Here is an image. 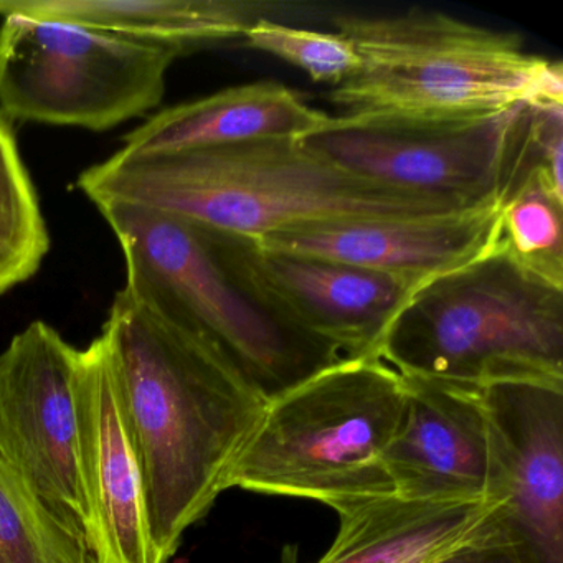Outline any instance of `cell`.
Segmentation results:
<instances>
[{"label":"cell","mask_w":563,"mask_h":563,"mask_svg":"<svg viewBox=\"0 0 563 563\" xmlns=\"http://www.w3.org/2000/svg\"><path fill=\"white\" fill-rule=\"evenodd\" d=\"M159 563L220 494L268 400L206 335L118 292L103 328Z\"/></svg>","instance_id":"obj_1"},{"label":"cell","mask_w":563,"mask_h":563,"mask_svg":"<svg viewBox=\"0 0 563 563\" xmlns=\"http://www.w3.org/2000/svg\"><path fill=\"white\" fill-rule=\"evenodd\" d=\"M78 187L95 206L144 207L250 242L318 223L411 219L470 207L355 176L292 137L157 154L121 150L85 170Z\"/></svg>","instance_id":"obj_2"},{"label":"cell","mask_w":563,"mask_h":563,"mask_svg":"<svg viewBox=\"0 0 563 563\" xmlns=\"http://www.w3.org/2000/svg\"><path fill=\"white\" fill-rule=\"evenodd\" d=\"M332 22L354 44L358 68L328 98L355 123L461 126L520 104H563L562 64L530 54L514 32L424 9Z\"/></svg>","instance_id":"obj_3"},{"label":"cell","mask_w":563,"mask_h":563,"mask_svg":"<svg viewBox=\"0 0 563 563\" xmlns=\"http://www.w3.org/2000/svg\"><path fill=\"white\" fill-rule=\"evenodd\" d=\"M404 375L378 355L344 357L266 405L230 489L345 507L395 496L385 451L407 408Z\"/></svg>","instance_id":"obj_4"},{"label":"cell","mask_w":563,"mask_h":563,"mask_svg":"<svg viewBox=\"0 0 563 563\" xmlns=\"http://www.w3.org/2000/svg\"><path fill=\"white\" fill-rule=\"evenodd\" d=\"M97 207L123 250L124 289L210 339L266 400L344 358L266 308L233 272L213 230L130 203Z\"/></svg>","instance_id":"obj_5"},{"label":"cell","mask_w":563,"mask_h":563,"mask_svg":"<svg viewBox=\"0 0 563 563\" xmlns=\"http://www.w3.org/2000/svg\"><path fill=\"white\" fill-rule=\"evenodd\" d=\"M378 357L401 375L454 384L563 378V286L499 246L415 292Z\"/></svg>","instance_id":"obj_6"},{"label":"cell","mask_w":563,"mask_h":563,"mask_svg":"<svg viewBox=\"0 0 563 563\" xmlns=\"http://www.w3.org/2000/svg\"><path fill=\"white\" fill-rule=\"evenodd\" d=\"M183 51L68 22L5 15L0 110L5 118L107 131L159 107Z\"/></svg>","instance_id":"obj_7"},{"label":"cell","mask_w":563,"mask_h":563,"mask_svg":"<svg viewBox=\"0 0 563 563\" xmlns=\"http://www.w3.org/2000/svg\"><path fill=\"white\" fill-rule=\"evenodd\" d=\"M529 107L446 128L378 126L331 117L299 141L355 176L473 206L516 179Z\"/></svg>","instance_id":"obj_8"},{"label":"cell","mask_w":563,"mask_h":563,"mask_svg":"<svg viewBox=\"0 0 563 563\" xmlns=\"http://www.w3.org/2000/svg\"><path fill=\"white\" fill-rule=\"evenodd\" d=\"M78 354L42 321L32 322L0 352V451L88 547L90 517L74 394Z\"/></svg>","instance_id":"obj_9"},{"label":"cell","mask_w":563,"mask_h":563,"mask_svg":"<svg viewBox=\"0 0 563 563\" xmlns=\"http://www.w3.org/2000/svg\"><path fill=\"white\" fill-rule=\"evenodd\" d=\"M216 233L233 272L266 308L344 357L378 355L391 322L415 295L384 273L266 252L250 240Z\"/></svg>","instance_id":"obj_10"},{"label":"cell","mask_w":563,"mask_h":563,"mask_svg":"<svg viewBox=\"0 0 563 563\" xmlns=\"http://www.w3.org/2000/svg\"><path fill=\"white\" fill-rule=\"evenodd\" d=\"M404 378L407 408L384 457L395 496L507 500L506 473L481 385Z\"/></svg>","instance_id":"obj_11"},{"label":"cell","mask_w":563,"mask_h":563,"mask_svg":"<svg viewBox=\"0 0 563 563\" xmlns=\"http://www.w3.org/2000/svg\"><path fill=\"white\" fill-rule=\"evenodd\" d=\"M506 189L474 206L411 219L318 223L253 242L266 252L314 256L384 273L420 291L500 246Z\"/></svg>","instance_id":"obj_12"},{"label":"cell","mask_w":563,"mask_h":563,"mask_svg":"<svg viewBox=\"0 0 563 563\" xmlns=\"http://www.w3.org/2000/svg\"><path fill=\"white\" fill-rule=\"evenodd\" d=\"M81 479L93 563H159L147 526L143 479L124 421L110 339L78 354L74 377Z\"/></svg>","instance_id":"obj_13"},{"label":"cell","mask_w":563,"mask_h":563,"mask_svg":"<svg viewBox=\"0 0 563 563\" xmlns=\"http://www.w3.org/2000/svg\"><path fill=\"white\" fill-rule=\"evenodd\" d=\"M507 481V510L543 563H563V378L481 385Z\"/></svg>","instance_id":"obj_14"},{"label":"cell","mask_w":563,"mask_h":563,"mask_svg":"<svg viewBox=\"0 0 563 563\" xmlns=\"http://www.w3.org/2000/svg\"><path fill=\"white\" fill-rule=\"evenodd\" d=\"M331 114L309 107L276 81H255L167 108L124 136L131 154L173 153L246 141L301 140L322 130Z\"/></svg>","instance_id":"obj_15"},{"label":"cell","mask_w":563,"mask_h":563,"mask_svg":"<svg viewBox=\"0 0 563 563\" xmlns=\"http://www.w3.org/2000/svg\"><path fill=\"white\" fill-rule=\"evenodd\" d=\"M506 499L378 497L339 514L338 536L316 563H434L474 536Z\"/></svg>","instance_id":"obj_16"},{"label":"cell","mask_w":563,"mask_h":563,"mask_svg":"<svg viewBox=\"0 0 563 563\" xmlns=\"http://www.w3.org/2000/svg\"><path fill=\"white\" fill-rule=\"evenodd\" d=\"M276 5L246 0H0V15L22 14L113 32L184 54L245 37Z\"/></svg>","instance_id":"obj_17"},{"label":"cell","mask_w":563,"mask_h":563,"mask_svg":"<svg viewBox=\"0 0 563 563\" xmlns=\"http://www.w3.org/2000/svg\"><path fill=\"white\" fill-rule=\"evenodd\" d=\"M51 236L8 118L0 113V295L31 279Z\"/></svg>","instance_id":"obj_18"},{"label":"cell","mask_w":563,"mask_h":563,"mask_svg":"<svg viewBox=\"0 0 563 563\" xmlns=\"http://www.w3.org/2000/svg\"><path fill=\"white\" fill-rule=\"evenodd\" d=\"M0 563H93L87 543L44 506L2 451Z\"/></svg>","instance_id":"obj_19"},{"label":"cell","mask_w":563,"mask_h":563,"mask_svg":"<svg viewBox=\"0 0 563 563\" xmlns=\"http://www.w3.org/2000/svg\"><path fill=\"white\" fill-rule=\"evenodd\" d=\"M563 203L529 180L503 213L500 249L547 282L563 286Z\"/></svg>","instance_id":"obj_20"},{"label":"cell","mask_w":563,"mask_h":563,"mask_svg":"<svg viewBox=\"0 0 563 563\" xmlns=\"http://www.w3.org/2000/svg\"><path fill=\"white\" fill-rule=\"evenodd\" d=\"M243 42L246 47L288 62L316 84L335 87L358 68L354 44L339 32L305 31L273 19H260L249 29Z\"/></svg>","instance_id":"obj_21"},{"label":"cell","mask_w":563,"mask_h":563,"mask_svg":"<svg viewBox=\"0 0 563 563\" xmlns=\"http://www.w3.org/2000/svg\"><path fill=\"white\" fill-rule=\"evenodd\" d=\"M434 563H543L536 547L519 529L507 503L466 542Z\"/></svg>","instance_id":"obj_22"}]
</instances>
